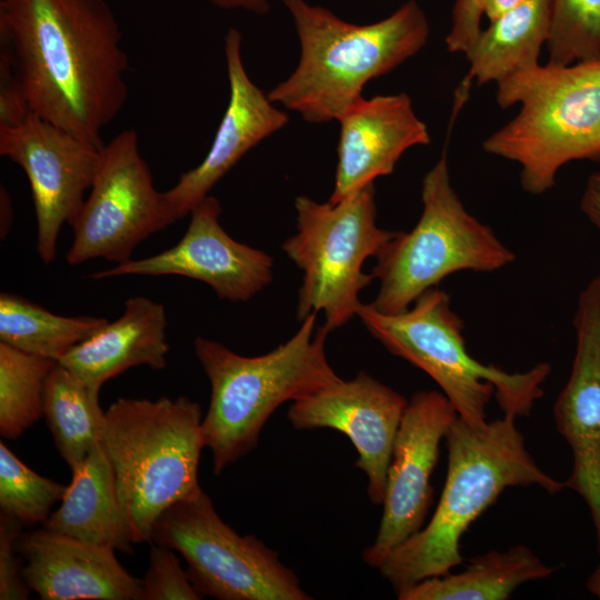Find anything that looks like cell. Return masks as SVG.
<instances>
[{
    "label": "cell",
    "instance_id": "6da1fadb",
    "mask_svg": "<svg viewBox=\"0 0 600 600\" xmlns=\"http://www.w3.org/2000/svg\"><path fill=\"white\" fill-rule=\"evenodd\" d=\"M0 57L32 113L104 146L129 93V58L107 0H0Z\"/></svg>",
    "mask_w": 600,
    "mask_h": 600
},
{
    "label": "cell",
    "instance_id": "7a4b0ae2",
    "mask_svg": "<svg viewBox=\"0 0 600 600\" xmlns=\"http://www.w3.org/2000/svg\"><path fill=\"white\" fill-rule=\"evenodd\" d=\"M514 420L503 414L472 427L458 417L451 426L446 437L447 478L431 520L396 547L378 568L396 593L459 566L462 534L506 488L536 484L550 494L563 490L566 483L532 459Z\"/></svg>",
    "mask_w": 600,
    "mask_h": 600
},
{
    "label": "cell",
    "instance_id": "3957f363",
    "mask_svg": "<svg viewBox=\"0 0 600 600\" xmlns=\"http://www.w3.org/2000/svg\"><path fill=\"white\" fill-rule=\"evenodd\" d=\"M300 43L296 69L267 94L309 123L340 117L362 98L364 86L418 53L430 26L410 0L389 17L369 24L340 19L306 0H283Z\"/></svg>",
    "mask_w": 600,
    "mask_h": 600
},
{
    "label": "cell",
    "instance_id": "277c9868",
    "mask_svg": "<svg viewBox=\"0 0 600 600\" xmlns=\"http://www.w3.org/2000/svg\"><path fill=\"white\" fill-rule=\"evenodd\" d=\"M316 317L310 313L287 342L257 357L238 354L203 337L194 339L196 357L211 386L202 432L216 474L256 448L279 406L341 379L326 354L330 331L324 324L316 329Z\"/></svg>",
    "mask_w": 600,
    "mask_h": 600
},
{
    "label": "cell",
    "instance_id": "5b68a950",
    "mask_svg": "<svg viewBox=\"0 0 600 600\" xmlns=\"http://www.w3.org/2000/svg\"><path fill=\"white\" fill-rule=\"evenodd\" d=\"M496 98L520 109L482 148L520 166L526 192L550 190L570 161L600 159V59L517 72L497 83Z\"/></svg>",
    "mask_w": 600,
    "mask_h": 600
},
{
    "label": "cell",
    "instance_id": "8992f818",
    "mask_svg": "<svg viewBox=\"0 0 600 600\" xmlns=\"http://www.w3.org/2000/svg\"><path fill=\"white\" fill-rule=\"evenodd\" d=\"M202 419L200 406L188 397L119 398L106 411L101 443L133 544L151 542L159 517L202 491Z\"/></svg>",
    "mask_w": 600,
    "mask_h": 600
},
{
    "label": "cell",
    "instance_id": "52a82bcc",
    "mask_svg": "<svg viewBox=\"0 0 600 600\" xmlns=\"http://www.w3.org/2000/svg\"><path fill=\"white\" fill-rule=\"evenodd\" d=\"M357 316L389 352L428 373L472 427L487 423L486 407L493 393L503 414L513 418L529 416L543 396L541 384L551 372L550 364L509 373L472 358L461 318L451 309L449 296L436 287L400 313H381L362 303Z\"/></svg>",
    "mask_w": 600,
    "mask_h": 600
},
{
    "label": "cell",
    "instance_id": "ba28073f",
    "mask_svg": "<svg viewBox=\"0 0 600 600\" xmlns=\"http://www.w3.org/2000/svg\"><path fill=\"white\" fill-rule=\"evenodd\" d=\"M422 213L409 232L398 231L376 256L380 282L369 303L386 314L410 308L424 291L462 270L492 272L516 260L492 229L467 211L450 179L447 150L426 173Z\"/></svg>",
    "mask_w": 600,
    "mask_h": 600
},
{
    "label": "cell",
    "instance_id": "9c48e42d",
    "mask_svg": "<svg viewBox=\"0 0 600 600\" xmlns=\"http://www.w3.org/2000/svg\"><path fill=\"white\" fill-rule=\"evenodd\" d=\"M374 193L371 183L334 203L296 198L297 232L282 250L303 272L298 321L322 311L331 332L357 316L362 306L359 293L374 280L363 272V263L398 233L377 226Z\"/></svg>",
    "mask_w": 600,
    "mask_h": 600
},
{
    "label": "cell",
    "instance_id": "30bf717a",
    "mask_svg": "<svg viewBox=\"0 0 600 600\" xmlns=\"http://www.w3.org/2000/svg\"><path fill=\"white\" fill-rule=\"evenodd\" d=\"M151 542L184 558L188 578L202 598L311 599L278 552L253 534H238L203 491L169 507L156 521Z\"/></svg>",
    "mask_w": 600,
    "mask_h": 600
},
{
    "label": "cell",
    "instance_id": "8fae6325",
    "mask_svg": "<svg viewBox=\"0 0 600 600\" xmlns=\"http://www.w3.org/2000/svg\"><path fill=\"white\" fill-rule=\"evenodd\" d=\"M171 223L138 133L123 130L101 149L89 194L70 223L73 241L66 260L70 266L97 258L126 262L140 242Z\"/></svg>",
    "mask_w": 600,
    "mask_h": 600
},
{
    "label": "cell",
    "instance_id": "7c38bea8",
    "mask_svg": "<svg viewBox=\"0 0 600 600\" xmlns=\"http://www.w3.org/2000/svg\"><path fill=\"white\" fill-rule=\"evenodd\" d=\"M101 149L30 112L0 128V154L24 171L37 217V252L44 263L57 253L62 226L72 222L90 190Z\"/></svg>",
    "mask_w": 600,
    "mask_h": 600
},
{
    "label": "cell",
    "instance_id": "4fadbf2b",
    "mask_svg": "<svg viewBox=\"0 0 600 600\" xmlns=\"http://www.w3.org/2000/svg\"><path fill=\"white\" fill-rule=\"evenodd\" d=\"M458 417L438 391H419L408 401L393 443L379 530L362 553L367 564L379 568L396 547L421 529L431 503L430 477L439 444Z\"/></svg>",
    "mask_w": 600,
    "mask_h": 600
},
{
    "label": "cell",
    "instance_id": "5bb4252c",
    "mask_svg": "<svg viewBox=\"0 0 600 600\" xmlns=\"http://www.w3.org/2000/svg\"><path fill=\"white\" fill-rule=\"evenodd\" d=\"M221 211L219 200L207 196L190 211L189 226L178 243L158 254L93 272L90 278L181 276L204 282L220 299L248 301L272 281L273 259L230 237L220 223Z\"/></svg>",
    "mask_w": 600,
    "mask_h": 600
},
{
    "label": "cell",
    "instance_id": "9a60e30c",
    "mask_svg": "<svg viewBox=\"0 0 600 600\" xmlns=\"http://www.w3.org/2000/svg\"><path fill=\"white\" fill-rule=\"evenodd\" d=\"M408 400L364 371L338 380L292 401L287 418L294 429H334L358 452L356 467L368 478L367 493L374 504L386 497L387 474L394 439Z\"/></svg>",
    "mask_w": 600,
    "mask_h": 600
},
{
    "label": "cell",
    "instance_id": "2e32d148",
    "mask_svg": "<svg viewBox=\"0 0 600 600\" xmlns=\"http://www.w3.org/2000/svg\"><path fill=\"white\" fill-rule=\"evenodd\" d=\"M573 324L574 360L553 416L573 454L572 472L564 483L586 501L600 554V274L580 293Z\"/></svg>",
    "mask_w": 600,
    "mask_h": 600
},
{
    "label": "cell",
    "instance_id": "e0dca14e",
    "mask_svg": "<svg viewBox=\"0 0 600 600\" xmlns=\"http://www.w3.org/2000/svg\"><path fill=\"white\" fill-rule=\"evenodd\" d=\"M241 42L240 31L230 28L224 37L229 101L208 153L162 192L172 222L189 214L247 152L289 122L287 112L277 108L250 79L242 61Z\"/></svg>",
    "mask_w": 600,
    "mask_h": 600
},
{
    "label": "cell",
    "instance_id": "ac0fdd59",
    "mask_svg": "<svg viewBox=\"0 0 600 600\" xmlns=\"http://www.w3.org/2000/svg\"><path fill=\"white\" fill-rule=\"evenodd\" d=\"M17 548L28 588L43 600H144L142 581L114 549L43 529L21 532Z\"/></svg>",
    "mask_w": 600,
    "mask_h": 600
},
{
    "label": "cell",
    "instance_id": "d6986e66",
    "mask_svg": "<svg viewBox=\"0 0 600 600\" xmlns=\"http://www.w3.org/2000/svg\"><path fill=\"white\" fill-rule=\"evenodd\" d=\"M338 122V163L329 198L333 203L391 174L408 149L430 142L427 124L403 92L362 97Z\"/></svg>",
    "mask_w": 600,
    "mask_h": 600
},
{
    "label": "cell",
    "instance_id": "ffe728a7",
    "mask_svg": "<svg viewBox=\"0 0 600 600\" xmlns=\"http://www.w3.org/2000/svg\"><path fill=\"white\" fill-rule=\"evenodd\" d=\"M164 307L150 298H129L122 314L74 346L58 362L91 387L137 366L161 370L167 366Z\"/></svg>",
    "mask_w": 600,
    "mask_h": 600
},
{
    "label": "cell",
    "instance_id": "44dd1931",
    "mask_svg": "<svg viewBox=\"0 0 600 600\" xmlns=\"http://www.w3.org/2000/svg\"><path fill=\"white\" fill-rule=\"evenodd\" d=\"M71 471L72 480L61 504L43 527L131 553L133 543L119 500L113 469L102 443L97 444Z\"/></svg>",
    "mask_w": 600,
    "mask_h": 600
},
{
    "label": "cell",
    "instance_id": "7402d4cb",
    "mask_svg": "<svg viewBox=\"0 0 600 600\" xmlns=\"http://www.w3.org/2000/svg\"><path fill=\"white\" fill-rule=\"evenodd\" d=\"M552 0H527L490 21L466 53L464 82L478 86L501 80L539 66L547 44Z\"/></svg>",
    "mask_w": 600,
    "mask_h": 600
},
{
    "label": "cell",
    "instance_id": "603a6c76",
    "mask_svg": "<svg viewBox=\"0 0 600 600\" xmlns=\"http://www.w3.org/2000/svg\"><path fill=\"white\" fill-rule=\"evenodd\" d=\"M553 569L529 548L489 551L460 573L423 579L397 593L399 600H506L522 583L548 578Z\"/></svg>",
    "mask_w": 600,
    "mask_h": 600
},
{
    "label": "cell",
    "instance_id": "cb8c5ba5",
    "mask_svg": "<svg viewBox=\"0 0 600 600\" xmlns=\"http://www.w3.org/2000/svg\"><path fill=\"white\" fill-rule=\"evenodd\" d=\"M99 391L59 362L47 379L44 417L56 447L70 469L102 441L106 411L100 408Z\"/></svg>",
    "mask_w": 600,
    "mask_h": 600
},
{
    "label": "cell",
    "instance_id": "d4e9b609",
    "mask_svg": "<svg viewBox=\"0 0 600 600\" xmlns=\"http://www.w3.org/2000/svg\"><path fill=\"white\" fill-rule=\"evenodd\" d=\"M107 322L101 317L59 316L18 294H0V342L56 361Z\"/></svg>",
    "mask_w": 600,
    "mask_h": 600
},
{
    "label": "cell",
    "instance_id": "484cf974",
    "mask_svg": "<svg viewBox=\"0 0 600 600\" xmlns=\"http://www.w3.org/2000/svg\"><path fill=\"white\" fill-rule=\"evenodd\" d=\"M58 361L0 342V434L17 439L44 417L47 379Z\"/></svg>",
    "mask_w": 600,
    "mask_h": 600
},
{
    "label": "cell",
    "instance_id": "4316f807",
    "mask_svg": "<svg viewBox=\"0 0 600 600\" xmlns=\"http://www.w3.org/2000/svg\"><path fill=\"white\" fill-rule=\"evenodd\" d=\"M67 487L47 479L27 467L0 442V509L22 526L49 518L50 509L61 501Z\"/></svg>",
    "mask_w": 600,
    "mask_h": 600
},
{
    "label": "cell",
    "instance_id": "83f0119b",
    "mask_svg": "<svg viewBox=\"0 0 600 600\" xmlns=\"http://www.w3.org/2000/svg\"><path fill=\"white\" fill-rule=\"evenodd\" d=\"M548 63L600 59V0H552Z\"/></svg>",
    "mask_w": 600,
    "mask_h": 600
},
{
    "label": "cell",
    "instance_id": "f1b7e54d",
    "mask_svg": "<svg viewBox=\"0 0 600 600\" xmlns=\"http://www.w3.org/2000/svg\"><path fill=\"white\" fill-rule=\"evenodd\" d=\"M149 560L148 570L141 579L144 600L202 599L172 549L154 543Z\"/></svg>",
    "mask_w": 600,
    "mask_h": 600
},
{
    "label": "cell",
    "instance_id": "f546056e",
    "mask_svg": "<svg viewBox=\"0 0 600 600\" xmlns=\"http://www.w3.org/2000/svg\"><path fill=\"white\" fill-rule=\"evenodd\" d=\"M22 524L1 512L0 516V599H28V588L23 574V559L18 551L17 541L22 532Z\"/></svg>",
    "mask_w": 600,
    "mask_h": 600
},
{
    "label": "cell",
    "instance_id": "4dcf8cb0",
    "mask_svg": "<svg viewBox=\"0 0 600 600\" xmlns=\"http://www.w3.org/2000/svg\"><path fill=\"white\" fill-rule=\"evenodd\" d=\"M487 0H456L451 12V28L446 37L448 51L467 53L482 31L481 19Z\"/></svg>",
    "mask_w": 600,
    "mask_h": 600
},
{
    "label": "cell",
    "instance_id": "1f68e13d",
    "mask_svg": "<svg viewBox=\"0 0 600 600\" xmlns=\"http://www.w3.org/2000/svg\"><path fill=\"white\" fill-rule=\"evenodd\" d=\"M30 112L28 102L8 61L0 57V128L19 124Z\"/></svg>",
    "mask_w": 600,
    "mask_h": 600
},
{
    "label": "cell",
    "instance_id": "d6a6232c",
    "mask_svg": "<svg viewBox=\"0 0 600 600\" xmlns=\"http://www.w3.org/2000/svg\"><path fill=\"white\" fill-rule=\"evenodd\" d=\"M581 210L600 230V172H594L588 178L581 198Z\"/></svg>",
    "mask_w": 600,
    "mask_h": 600
},
{
    "label": "cell",
    "instance_id": "836d02e7",
    "mask_svg": "<svg viewBox=\"0 0 600 600\" xmlns=\"http://www.w3.org/2000/svg\"><path fill=\"white\" fill-rule=\"evenodd\" d=\"M212 4L218 8L230 10V9H242L256 14H266L270 10V4L272 0H209Z\"/></svg>",
    "mask_w": 600,
    "mask_h": 600
},
{
    "label": "cell",
    "instance_id": "e575fe53",
    "mask_svg": "<svg viewBox=\"0 0 600 600\" xmlns=\"http://www.w3.org/2000/svg\"><path fill=\"white\" fill-rule=\"evenodd\" d=\"M524 1L527 0H487L484 16L491 21Z\"/></svg>",
    "mask_w": 600,
    "mask_h": 600
},
{
    "label": "cell",
    "instance_id": "d590c367",
    "mask_svg": "<svg viewBox=\"0 0 600 600\" xmlns=\"http://www.w3.org/2000/svg\"><path fill=\"white\" fill-rule=\"evenodd\" d=\"M587 588L591 593L600 599V566L590 576Z\"/></svg>",
    "mask_w": 600,
    "mask_h": 600
}]
</instances>
